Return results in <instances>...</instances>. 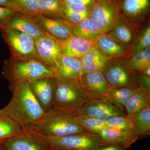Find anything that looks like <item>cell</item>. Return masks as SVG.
I'll use <instances>...</instances> for the list:
<instances>
[{
    "instance_id": "6da1fadb",
    "label": "cell",
    "mask_w": 150,
    "mask_h": 150,
    "mask_svg": "<svg viewBox=\"0 0 150 150\" xmlns=\"http://www.w3.org/2000/svg\"><path fill=\"white\" fill-rule=\"evenodd\" d=\"M12 93L10 101L1 110L19 125L23 131L35 130L45 111L33 94L29 83L9 84Z\"/></svg>"
},
{
    "instance_id": "7a4b0ae2",
    "label": "cell",
    "mask_w": 150,
    "mask_h": 150,
    "mask_svg": "<svg viewBox=\"0 0 150 150\" xmlns=\"http://www.w3.org/2000/svg\"><path fill=\"white\" fill-rule=\"evenodd\" d=\"M69 110L53 107L45 112L35 130L48 137H62L86 131Z\"/></svg>"
},
{
    "instance_id": "3957f363",
    "label": "cell",
    "mask_w": 150,
    "mask_h": 150,
    "mask_svg": "<svg viewBox=\"0 0 150 150\" xmlns=\"http://www.w3.org/2000/svg\"><path fill=\"white\" fill-rule=\"evenodd\" d=\"M2 74L9 84L30 83L46 77L55 78L54 69L35 59L19 61L11 59L5 63Z\"/></svg>"
},
{
    "instance_id": "277c9868",
    "label": "cell",
    "mask_w": 150,
    "mask_h": 150,
    "mask_svg": "<svg viewBox=\"0 0 150 150\" xmlns=\"http://www.w3.org/2000/svg\"><path fill=\"white\" fill-rule=\"evenodd\" d=\"M91 98L79 81L56 79L55 107L74 111L80 108Z\"/></svg>"
},
{
    "instance_id": "5b68a950",
    "label": "cell",
    "mask_w": 150,
    "mask_h": 150,
    "mask_svg": "<svg viewBox=\"0 0 150 150\" xmlns=\"http://www.w3.org/2000/svg\"><path fill=\"white\" fill-rule=\"evenodd\" d=\"M2 37L9 48L11 59L19 61L35 59V39L28 34L10 28H0Z\"/></svg>"
},
{
    "instance_id": "8992f818",
    "label": "cell",
    "mask_w": 150,
    "mask_h": 150,
    "mask_svg": "<svg viewBox=\"0 0 150 150\" xmlns=\"http://www.w3.org/2000/svg\"><path fill=\"white\" fill-rule=\"evenodd\" d=\"M48 138L52 150H98L105 146L99 135L86 131Z\"/></svg>"
},
{
    "instance_id": "52a82bcc",
    "label": "cell",
    "mask_w": 150,
    "mask_h": 150,
    "mask_svg": "<svg viewBox=\"0 0 150 150\" xmlns=\"http://www.w3.org/2000/svg\"><path fill=\"white\" fill-rule=\"evenodd\" d=\"M102 72L113 87L138 88L136 73L128 68L127 60L125 59H110Z\"/></svg>"
},
{
    "instance_id": "ba28073f",
    "label": "cell",
    "mask_w": 150,
    "mask_h": 150,
    "mask_svg": "<svg viewBox=\"0 0 150 150\" xmlns=\"http://www.w3.org/2000/svg\"><path fill=\"white\" fill-rule=\"evenodd\" d=\"M0 143L6 150H52L48 137L36 130L22 131Z\"/></svg>"
},
{
    "instance_id": "9c48e42d",
    "label": "cell",
    "mask_w": 150,
    "mask_h": 150,
    "mask_svg": "<svg viewBox=\"0 0 150 150\" xmlns=\"http://www.w3.org/2000/svg\"><path fill=\"white\" fill-rule=\"evenodd\" d=\"M76 116H84L107 120L112 116H126L127 114L105 100L91 98L82 107L71 111Z\"/></svg>"
},
{
    "instance_id": "30bf717a",
    "label": "cell",
    "mask_w": 150,
    "mask_h": 150,
    "mask_svg": "<svg viewBox=\"0 0 150 150\" xmlns=\"http://www.w3.org/2000/svg\"><path fill=\"white\" fill-rule=\"evenodd\" d=\"M90 17L99 25L103 33L109 32L120 18L112 0H96L90 9Z\"/></svg>"
},
{
    "instance_id": "8fae6325",
    "label": "cell",
    "mask_w": 150,
    "mask_h": 150,
    "mask_svg": "<svg viewBox=\"0 0 150 150\" xmlns=\"http://www.w3.org/2000/svg\"><path fill=\"white\" fill-rule=\"evenodd\" d=\"M30 88L35 99L45 112L54 107L56 79L42 77L29 83Z\"/></svg>"
},
{
    "instance_id": "7c38bea8",
    "label": "cell",
    "mask_w": 150,
    "mask_h": 150,
    "mask_svg": "<svg viewBox=\"0 0 150 150\" xmlns=\"http://www.w3.org/2000/svg\"><path fill=\"white\" fill-rule=\"evenodd\" d=\"M35 59L55 71L58 61L62 54L56 39L45 33L35 40Z\"/></svg>"
},
{
    "instance_id": "4fadbf2b",
    "label": "cell",
    "mask_w": 150,
    "mask_h": 150,
    "mask_svg": "<svg viewBox=\"0 0 150 150\" xmlns=\"http://www.w3.org/2000/svg\"><path fill=\"white\" fill-rule=\"evenodd\" d=\"M78 81L90 96L94 98L105 100L112 87L101 71L81 73Z\"/></svg>"
},
{
    "instance_id": "5bb4252c",
    "label": "cell",
    "mask_w": 150,
    "mask_h": 150,
    "mask_svg": "<svg viewBox=\"0 0 150 150\" xmlns=\"http://www.w3.org/2000/svg\"><path fill=\"white\" fill-rule=\"evenodd\" d=\"M33 17L44 32L56 40H64L74 35L73 24L65 20L50 18L40 15Z\"/></svg>"
},
{
    "instance_id": "9a60e30c",
    "label": "cell",
    "mask_w": 150,
    "mask_h": 150,
    "mask_svg": "<svg viewBox=\"0 0 150 150\" xmlns=\"http://www.w3.org/2000/svg\"><path fill=\"white\" fill-rule=\"evenodd\" d=\"M93 42L95 46L109 59H125L129 55L128 46L118 42L108 32L98 35Z\"/></svg>"
},
{
    "instance_id": "2e32d148",
    "label": "cell",
    "mask_w": 150,
    "mask_h": 150,
    "mask_svg": "<svg viewBox=\"0 0 150 150\" xmlns=\"http://www.w3.org/2000/svg\"><path fill=\"white\" fill-rule=\"evenodd\" d=\"M2 27L18 30L30 35L35 40L46 33L33 17L19 12L12 16Z\"/></svg>"
},
{
    "instance_id": "e0dca14e",
    "label": "cell",
    "mask_w": 150,
    "mask_h": 150,
    "mask_svg": "<svg viewBox=\"0 0 150 150\" xmlns=\"http://www.w3.org/2000/svg\"><path fill=\"white\" fill-rule=\"evenodd\" d=\"M56 40L62 54L79 59L95 46L93 41L74 35L64 40Z\"/></svg>"
},
{
    "instance_id": "ac0fdd59",
    "label": "cell",
    "mask_w": 150,
    "mask_h": 150,
    "mask_svg": "<svg viewBox=\"0 0 150 150\" xmlns=\"http://www.w3.org/2000/svg\"><path fill=\"white\" fill-rule=\"evenodd\" d=\"M105 146L118 145L128 149L139 136L132 131H119L106 127L99 134Z\"/></svg>"
},
{
    "instance_id": "d6986e66",
    "label": "cell",
    "mask_w": 150,
    "mask_h": 150,
    "mask_svg": "<svg viewBox=\"0 0 150 150\" xmlns=\"http://www.w3.org/2000/svg\"><path fill=\"white\" fill-rule=\"evenodd\" d=\"M56 79L79 80L81 72L80 60L68 55L62 54L55 70Z\"/></svg>"
},
{
    "instance_id": "ffe728a7",
    "label": "cell",
    "mask_w": 150,
    "mask_h": 150,
    "mask_svg": "<svg viewBox=\"0 0 150 150\" xmlns=\"http://www.w3.org/2000/svg\"><path fill=\"white\" fill-rule=\"evenodd\" d=\"M109 60L110 59L104 56L94 46L80 59L81 74L94 71L102 72Z\"/></svg>"
},
{
    "instance_id": "44dd1931",
    "label": "cell",
    "mask_w": 150,
    "mask_h": 150,
    "mask_svg": "<svg viewBox=\"0 0 150 150\" xmlns=\"http://www.w3.org/2000/svg\"><path fill=\"white\" fill-rule=\"evenodd\" d=\"M72 32L74 35L92 41L98 35L103 33L98 23L90 17L78 24H73Z\"/></svg>"
},
{
    "instance_id": "7402d4cb",
    "label": "cell",
    "mask_w": 150,
    "mask_h": 150,
    "mask_svg": "<svg viewBox=\"0 0 150 150\" xmlns=\"http://www.w3.org/2000/svg\"><path fill=\"white\" fill-rule=\"evenodd\" d=\"M127 116L131 122V131L139 137L150 135V106Z\"/></svg>"
},
{
    "instance_id": "603a6c76",
    "label": "cell",
    "mask_w": 150,
    "mask_h": 150,
    "mask_svg": "<svg viewBox=\"0 0 150 150\" xmlns=\"http://www.w3.org/2000/svg\"><path fill=\"white\" fill-rule=\"evenodd\" d=\"M150 106V92L138 88L125 106L127 115H133Z\"/></svg>"
},
{
    "instance_id": "cb8c5ba5",
    "label": "cell",
    "mask_w": 150,
    "mask_h": 150,
    "mask_svg": "<svg viewBox=\"0 0 150 150\" xmlns=\"http://www.w3.org/2000/svg\"><path fill=\"white\" fill-rule=\"evenodd\" d=\"M108 33L115 40L128 47L135 39L134 30L129 23L120 18L112 29Z\"/></svg>"
},
{
    "instance_id": "d4e9b609",
    "label": "cell",
    "mask_w": 150,
    "mask_h": 150,
    "mask_svg": "<svg viewBox=\"0 0 150 150\" xmlns=\"http://www.w3.org/2000/svg\"><path fill=\"white\" fill-rule=\"evenodd\" d=\"M137 89L111 87L105 95V100L125 111L126 103Z\"/></svg>"
},
{
    "instance_id": "484cf974",
    "label": "cell",
    "mask_w": 150,
    "mask_h": 150,
    "mask_svg": "<svg viewBox=\"0 0 150 150\" xmlns=\"http://www.w3.org/2000/svg\"><path fill=\"white\" fill-rule=\"evenodd\" d=\"M128 68L134 72L142 73L150 67V47L142 50L134 51V54L127 60Z\"/></svg>"
},
{
    "instance_id": "4316f807",
    "label": "cell",
    "mask_w": 150,
    "mask_h": 150,
    "mask_svg": "<svg viewBox=\"0 0 150 150\" xmlns=\"http://www.w3.org/2000/svg\"><path fill=\"white\" fill-rule=\"evenodd\" d=\"M22 131L13 119L0 109V142L7 139Z\"/></svg>"
},
{
    "instance_id": "83f0119b",
    "label": "cell",
    "mask_w": 150,
    "mask_h": 150,
    "mask_svg": "<svg viewBox=\"0 0 150 150\" xmlns=\"http://www.w3.org/2000/svg\"><path fill=\"white\" fill-rule=\"evenodd\" d=\"M76 120L85 131L99 135L107 127L105 120L84 116H76Z\"/></svg>"
},
{
    "instance_id": "f1b7e54d",
    "label": "cell",
    "mask_w": 150,
    "mask_h": 150,
    "mask_svg": "<svg viewBox=\"0 0 150 150\" xmlns=\"http://www.w3.org/2000/svg\"><path fill=\"white\" fill-rule=\"evenodd\" d=\"M39 15L63 18V13L60 0H39Z\"/></svg>"
},
{
    "instance_id": "f546056e",
    "label": "cell",
    "mask_w": 150,
    "mask_h": 150,
    "mask_svg": "<svg viewBox=\"0 0 150 150\" xmlns=\"http://www.w3.org/2000/svg\"><path fill=\"white\" fill-rule=\"evenodd\" d=\"M149 0H125L123 9L128 16L135 17L147 8Z\"/></svg>"
},
{
    "instance_id": "4dcf8cb0",
    "label": "cell",
    "mask_w": 150,
    "mask_h": 150,
    "mask_svg": "<svg viewBox=\"0 0 150 150\" xmlns=\"http://www.w3.org/2000/svg\"><path fill=\"white\" fill-rule=\"evenodd\" d=\"M18 8L20 12L34 17L39 15V0H12Z\"/></svg>"
},
{
    "instance_id": "1f68e13d",
    "label": "cell",
    "mask_w": 150,
    "mask_h": 150,
    "mask_svg": "<svg viewBox=\"0 0 150 150\" xmlns=\"http://www.w3.org/2000/svg\"><path fill=\"white\" fill-rule=\"evenodd\" d=\"M105 121L107 127L110 129L119 131H131V122L127 115L112 116Z\"/></svg>"
},
{
    "instance_id": "d6a6232c",
    "label": "cell",
    "mask_w": 150,
    "mask_h": 150,
    "mask_svg": "<svg viewBox=\"0 0 150 150\" xmlns=\"http://www.w3.org/2000/svg\"><path fill=\"white\" fill-rule=\"evenodd\" d=\"M62 11L63 19L73 25L78 24L85 18L89 17L90 15V10L82 13L74 12L66 10Z\"/></svg>"
},
{
    "instance_id": "836d02e7",
    "label": "cell",
    "mask_w": 150,
    "mask_h": 150,
    "mask_svg": "<svg viewBox=\"0 0 150 150\" xmlns=\"http://www.w3.org/2000/svg\"><path fill=\"white\" fill-rule=\"evenodd\" d=\"M150 45V27L149 26L142 33L139 42L135 47L134 51H142L148 47H149Z\"/></svg>"
},
{
    "instance_id": "e575fe53",
    "label": "cell",
    "mask_w": 150,
    "mask_h": 150,
    "mask_svg": "<svg viewBox=\"0 0 150 150\" xmlns=\"http://www.w3.org/2000/svg\"><path fill=\"white\" fill-rule=\"evenodd\" d=\"M60 2L62 10H66L74 12L82 13L90 10L91 9V6H89L79 4L63 2L61 1H60Z\"/></svg>"
},
{
    "instance_id": "d590c367",
    "label": "cell",
    "mask_w": 150,
    "mask_h": 150,
    "mask_svg": "<svg viewBox=\"0 0 150 150\" xmlns=\"http://www.w3.org/2000/svg\"><path fill=\"white\" fill-rule=\"evenodd\" d=\"M136 73L138 88L150 92V76L142 73Z\"/></svg>"
},
{
    "instance_id": "8d00e7d4",
    "label": "cell",
    "mask_w": 150,
    "mask_h": 150,
    "mask_svg": "<svg viewBox=\"0 0 150 150\" xmlns=\"http://www.w3.org/2000/svg\"><path fill=\"white\" fill-rule=\"evenodd\" d=\"M18 12L8 8L0 7V28L2 27L12 16Z\"/></svg>"
},
{
    "instance_id": "74e56055",
    "label": "cell",
    "mask_w": 150,
    "mask_h": 150,
    "mask_svg": "<svg viewBox=\"0 0 150 150\" xmlns=\"http://www.w3.org/2000/svg\"><path fill=\"white\" fill-rule=\"evenodd\" d=\"M0 7L12 8L20 12L18 8L12 0H0Z\"/></svg>"
},
{
    "instance_id": "f35d334b",
    "label": "cell",
    "mask_w": 150,
    "mask_h": 150,
    "mask_svg": "<svg viewBox=\"0 0 150 150\" xmlns=\"http://www.w3.org/2000/svg\"><path fill=\"white\" fill-rule=\"evenodd\" d=\"M63 2L79 4L84 5L91 6L96 0H60Z\"/></svg>"
},
{
    "instance_id": "ab89813d",
    "label": "cell",
    "mask_w": 150,
    "mask_h": 150,
    "mask_svg": "<svg viewBox=\"0 0 150 150\" xmlns=\"http://www.w3.org/2000/svg\"><path fill=\"white\" fill-rule=\"evenodd\" d=\"M126 148L118 145H108L105 146L98 150H126Z\"/></svg>"
},
{
    "instance_id": "60d3db41",
    "label": "cell",
    "mask_w": 150,
    "mask_h": 150,
    "mask_svg": "<svg viewBox=\"0 0 150 150\" xmlns=\"http://www.w3.org/2000/svg\"><path fill=\"white\" fill-rule=\"evenodd\" d=\"M142 73L145 75L150 76V67H148Z\"/></svg>"
},
{
    "instance_id": "b9f144b4",
    "label": "cell",
    "mask_w": 150,
    "mask_h": 150,
    "mask_svg": "<svg viewBox=\"0 0 150 150\" xmlns=\"http://www.w3.org/2000/svg\"><path fill=\"white\" fill-rule=\"evenodd\" d=\"M0 150H6L4 148V147L2 146L1 144V143H0Z\"/></svg>"
}]
</instances>
